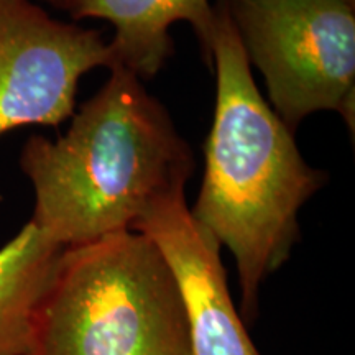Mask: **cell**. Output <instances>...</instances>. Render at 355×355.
Returning a JSON list of instances; mask_svg holds the SVG:
<instances>
[{"instance_id": "1", "label": "cell", "mask_w": 355, "mask_h": 355, "mask_svg": "<svg viewBox=\"0 0 355 355\" xmlns=\"http://www.w3.org/2000/svg\"><path fill=\"white\" fill-rule=\"evenodd\" d=\"M20 166L35 191L32 220L61 247H76L130 230L153 204L184 191L194 157L140 78L114 68L64 135L26 141Z\"/></svg>"}, {"instance_id": "2", "label": "cell", "mask_w": 355, "mask_h": 355, "mask_svg": "<svg viewBox=\"0 0 355 355\" xmlns=\"http://www.w3.org/2000/svg\"><path fill=\"white\" fill-rule=\"evenodd\" d=\"M216 109L204 146L206 171L191 214L232 252L242 316L254 321L263 279L277 272L300 237V209L327 175L301 157L290 127L257 89L224 3L212 38Z\"/></svg>"}, {"instance_id": "3", "label": "cell", "mask_w": 355, "mask_h": 355, "mask_svg": "<svg viewBox=\"0 0 355 355\" xmlns=\"http://www.w3.org/2000/svg\"><path fill=\"white\" fill-rule=\"evenodd\" d=\"M28 355H193L180 288L135 230L64 247Z\"/></svg>"}, {"instance_id": "4", "label": "cell", "mask_w": 355, "mask_h": 355, "mask_svg": "<svg viewBox=\"0 0 355 355\" xmlns=\"http://www.w3.org/2000/svg\"><path fill=\"white\" fill-rule=\"evenodd\" d=\"M275 114L296 130L318 110L355 125L354 0H224Z\"/></svg>"}, {"instance_id": "5", "label": "cell", "mask_w": 355, "mask_h": 355, "mask_svg": "<svg viewBox=\"0 0 355 355\" xmlns=\"http://www.w3.org/2000/svg\"><path fill=\"white\" fill-rule=\"evenodd\" d=\"M101 66H114L101 32L53 19L30 0H0V135L73 117L79 79Z\"/></svg>"}, {"instance_id": "6", "label": "cell", "mask_w": 355, "mask_h": 355, "mask_svg": "<svg viewBox=\"0 0 355 355\" xmlns=\"http://www.w3.org/2000/svg\"><path fill=\"white\" fill-rule=\"evenodd\" d=\"M130 230L146 235L170 266L193 355H260L229 293L219 242L191 214L184 191L153 204Z\"/></svg>"}, {"instance_id": "7", "label": "cell", "mask_w": 355, "mask_h": 355, "mask_svg": "<svg viewBox=\"0 0 355 355\" xmlns=\"http://www.w3.org/2000/svg\"><path fill=\"white\" fill-rule=\"evenodd\" d=\"M64 10L74 20L101 19L114 25L115 37L109 43L112 69L153 78L173 53L170 26L176 21L193 26L204 61L212 63L217 10L209 0H66Z\"/></svg>"}, {"instance_id": "8", "label": "cell", "mask_w": 355, "mask_h": 355, "mask_svg": "<svg viewBox=\"0 0 355 355\" xmlns=\"http://www.w3.org/2000/svg\"><path fill=\"white\" fill-rule=\"evenodd\" d=\"M63 250L33 220L0 247V355H28L35 314Z\"/></svg>"}, {"instance_id": "9", "label": "cell", "mask_w": 355, "mask_h": 355, "mask_svg": "<svg viewBox=\"0 0 355 355\" xmlns=\"http://www.w3.org/2000/svg\"><path fill=\"white\" fill-rule=\"evenodd\" d=\"M48 3H51V6H55L58 8H63L64 10V6H66V0H46Z\"/></svg>"}, {"instance_id": "10", "label": "cell", "mask_w": 355, "mask_h": 355, "mask_svg": "<svg viewBox=\"0 0 355 355\" xmlns=\"http://www.w3.org/2000/svg\"><path fill=\"white\" fill-rule=\"evenodd\" d=\"M354 2H355V0H354Z\"/></svg>"}]
</instances>
